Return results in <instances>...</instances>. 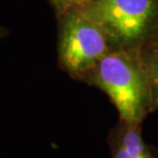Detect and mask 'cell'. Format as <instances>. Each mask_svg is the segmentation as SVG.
I'll use <instances>...</instances> for the list:
<instances>
[{
    "label": "cell",
    "mask_w": 158,
    "mask_h": 158,
    "mask_svg": "<svg viewBox=\"0 0 158 158\" xmlns=\"http://www.w3.org/2000/svg\"><path fill=\"white\" fill-rule=\"evenodd\" d=\"M146 70L150 87L151 109H158V56Z\"/></svg>",
    "instance_id": "cell-5"
},
{
    "label": "cell",
    "mask_w": 158,
    "mask_h": 158,
    "mask_svg": "<svg viewBox=\"0 0 158 158\" xmlns=\"http://www.w3.org/2000/svg\"><path fill=\"white\" fill-rule=\"evenodd\" d=\"M79 9L94 19L108 39L120 46L140 42L156 12V0H90Z\"/></svg>",
    "instance_id": "cell-3"
},
{
    "label": "cell",
    "mask_w": 158,
    "mask_h": 158,
    "mask_svg": "<svg viewBox=\"0 0 158 158\" xmlns=\"http://www.w3.org/2000/svg\"><path fill=\"white\" fill-rule=\"evenodd\" d=\"M81 80L108 94L120 120L142 124L151 109L147 70L127 52H109Z\"/></svg>",
    "instance_id": "cell-1"
},
{
    "label": "cell",
    "mask_w": 158,
    "mask_h": 158,
    "mask_svg": "<svg viewBox=\"0 0 158 158\" xmlns=\"http://www.w3.org/2000/svg\"><path fill=\"white\" fill-rule=\"evenodd\" d=\"M59 66L71 77L81 80L108 53L103 28L81 9L58 15Z\"/></svg>",
    "instance_id": "cell-2"
},
{
    "label": "cell",
    "mask_w": 158,
    "mask_h": 158,
    "mask_svg": "<svg viewBox=\"0 0 158 158\" xmlns=\"http://www.w3.org/2000/svg\"><path fill=\"white\" fill-rule=\"evenodd\" d=\"M90 0H48L50 5L55 8L56 15L63 14L71 9L80 8L86 5Z\"/></svg>",
    "instance_id": "cell-6"
},
{
    "label": "cell",
    "mask_w": 158,
    "mask_h": 158,
    "mask_svg": "<svg viewBox=\"0 0 158 158\" xmlns=\"http://www.w3.org/2000/svg\"><path fill=\"white\" fill-rule=\"evenodd\" d=\"M9 33H10V31H9L7 28L3 27V26H0V39L5 38L6 36L9 35Z\"/></svg>",
    "instance_id": "cell-7"
},
{
    "label": "cell",
    "mask_w": 158,
    "mask_h": 158,
    "mask_svg": "<svg viewBox=\"0 0 158 158\" xmlns=\"http://www.w3.org/2000/svg\"><path fill=\"white\" fill-rule=\"evenodd\" d=\"M112 158H153L150 148L142 137L141 123L120 120L109 137Z\"/></svg>",
    "instance_id": "cell-4"
}]
</instances>
